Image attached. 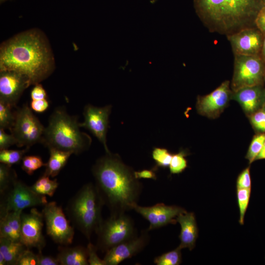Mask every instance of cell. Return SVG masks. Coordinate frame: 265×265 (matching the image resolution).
Segmentation results:
<instances>
[{"mask_svg": "<svg viewBox=\"0 0 265 265\" xmlns=\"http://www.w3.org/2000/svg\"><path fill=\"white\" fill-rule=\"evenodd\" d=\"M38 265H59L57 259L51 256L44 255L41 251H39L37 254Z\"/></svg>", "mask_w": 265, "mask_h": 265, "instance_id": "cell-42", "label": "cell"}, {"mask_svg": "<svg viewBox=\"0 0 265 265\" xmlns=\"http://www.w3.org/2000/svg\"><path fill=\"white\" fill-rule=\"evenodd\" d=\"M12 108L10 105L0 101V128L9 130L11 129L15 118V111H12Z\"/></svg>", "mask_w": 265, "mask_h": 265, "instance_id": "cell-30", "label": "cell"}, {"mask_svg": "<svg viewBox=\"0 0 265 265\" xmlns=\"http://www.w3.org/2000/svg\"><path fill=\"white\" fill-rule=\"evenodd\" d=\"M10 189L0 203V215L11 211H22L25 209L45 205L47 202L46 196L39 195L16 177Z\"/></svg>", "mask_w": 265, "mask_h": 265, "instance_id": "cell-9", "label": "cell"}, {"mask_svg": "<svg viewBox=\"0 0 265 265\" xmlns=\"http://www.w3.org/2000/svg\"><path fill=\"white\" fill-rule=\"evenodd\" d=\"M265 63L260 55L234 54L233 75L230 83L233 92L241 88L263 85Z\"/></svg>", "mask_w": 265, "mask_h": 265, "instance_id": "cell-7", "label": "cell"}, {"mask_svg": "<svg viewBox=\"0 0 265 265\" xmlns=\"http://www.w3.org/2000/svg\"><path fill=\"white\" fill-rule=\"evenodd\" d=\"M26 249L21 242L0 237V253L3 255L6 265H17L20 257Z\"/></svg>", "mask_w": 265, "mask_h": 265, "instance_id": "cell-23", "label": "cell"}, {"mask_svg": "<svg viewBox=\"0 0 265 265\" xmlns=\"http://www.w3.org/2000/svg\"><path fill=\"white\" fill-rule=\"evenodd\" d=\"M49 103L47 99L32 100L30 107L36 112L42 113L45 111L49 106Z\"/></svg>", "mask_w": 265, "mask_h": 265, "instance_id": "cell-40", "label": "cell"}, {"mask_svg": "<svg viewBox=\"0 0 265 265\" xmlns=\"http://www.w3.org/2000/svg\"><path fill=\"white\" fill-rule=\"evenodd\" d=\"M264 5L265 6V0H263Z\"/></svg>", "mask_w": 265, "mask_h": 265, "instance_id": "cell-47", "label": "cell"}, {"mask_svg": "<svg viewBox=\"0 0 265 265\" xmlns=\"http://www.w3.org/2000/svg\"><path fill=\"white\" fill-rule=\"evenodd\" d=\"M17 144V140L11 133H6L4 130L0 128V150L8 149L9 147Z\"/></svg>", "mask_w": 265, "mask_h": 265, "instance_id": "cell-38", "label": "cell"}, {"mask_svg": "<svg viewBox=\"0 0 265 265\" xmlns=\"http://www.w3.org/2000/svg\"><path fill=\"white\" fill-rule=\"evenodd\" d=\"M17 265H38L37 254L26 249L20 257Z\"/></svg>", "mask_w": 265, "mask_h": 265, "instance_id": "cell-37", "label": "cell"}, {"mask_svg": "<svg viewBox=\"0 0 265 265\" xmlns=\"http://www.w3.org/2000/svg\"><path fill=\"white\" fill-rule=\"evenodd\" d=\"M253 128L260 132H265V104L249 117Z\"/></svg>", "mask_w": 265, "mask_h": 265, "instance_id": "cell-34", "label": "cell"}, {"mask_svg": "<svg viewBox=\"0 0 265 265\" xmlns=\"http://www.w3.org/2000/svg\"><path fill=\"white\" fill-rule=\"evenodd\" d=\"M29 148H26L23 150L2 149L0 151V162L11 166L15 164L19 163L23 159L24 154Z\"/></svg>", "mask_w": 265, "mask_h": 265, "instance_id": "cell-25", "label": "cell"}, {"mask_svg": "<svg viewBox=\"0 0 265 265\" xmlns=\"http://www.w3.org/2000/svg\"><path fill=\"white\" fill-rule=\"evenodd\" d=\"M96 233V247L103 252L137 235L133 220L125 213L111 214L103 220Z\"/></svg>", "mask_w": 265, "mask_h": 265, "instance_id": "cell-6", "label": "cell"}, {"mask_svg": "<svg viewBox=\"0 0 265 265\" xmlns=\"http://www.w3.org/2000/svg\"><path fill=\"white\" fill-rule=\"evenodd\" d=\"M104 203L95 186L84 185L69 200L65 211L70 221L90 240L103 219L102 210Z\"/></svg>", "mask_w": 265, "mask_h": 265, "instance_id": "cell-5", "label": "cell"}, {"mask_svg": "<svg viewBox=\"0 0 265 265\" xmlns=\"http://www.w3.org/2000/svg\"><path fill=\"white\" fill-rule=\"evenodd\" d=\"M11 166L0 163V192L3 194L11 186L17 175Z\"/></svg>", "mask_w": 265, "mask_h": 265, "instance_id": "cell-27", "label": "cell"}, {"mask_svg": "<svg viewBox=\"0 0 265 265\" xmlns=\"http://www.w3.org/2000/svg\"><path fill=\"white\" fill-rule=\"evenodd\" d=\"M177 222L181 226L179 235L181 248H187L192 250L195 246V243L198 235V227L196 218L193 212H185L181 213L176 218Z\"/></svg>", "mask_w": 265, "mask_h": 265, "instance_id": "cell-19", "label": "cell"}, {"mask_svg": "<svg viewBox=\"0 0 265 265\" xmlns=\"http://www.w3.org/2000/svg\"><path fill=\"white\" fill-rule=\"evenodd\" d=\"M92 171L95 186L111 214L125 213L137 204L142 185L133 169L110 152L97 160Z\"/></svg>", "mask_w": 265, "mask_h": 265, "instance_id": "cell-2", "label": "cell"}, {"mask_svg": "<svg viewBox=\"0 0 265 265\" xmlns=\"http://www.w3.org/2000/svg\"><path fill=\"white\" fill-rule=\"evenodd\" d=\"M255 27L264 35H265V6L257 14L255 20Z\"/></svg>", "mask_w": 265, "mask_h": 265, "instance_id": "cell-41", "label": "cell"}, {"mask_svg": "<svg viewBox=\"0 0 265 265\" xmlns=\"http://www.w3.org/2000/svg\"><path fill=\"white\" fill-rule=\"evenodd\" d=\"M50 157L45 164L44 174L52 178L56 176L66 165L72 154L70 152L56 149H50Z\"/></svg>", "mask_w": 265, "mask_h": 265, "instance_id": "cell-22", "label": "cell"}, {"mask_svg": "<svg viewBox=\"0 0 265 265\" xmlns=\"http://www.w3.org/2000/svg\"><path fill=\"white\" fill-rule=\"evenodd\" d=\"M57 255L59 265H87L88 254L87 248L82 246L74 247L60 246Z\"/></svg>", "mask_w": 265, "mask_h": 265, "instance_id": "cell-21", "label": "cell"}, {"mask_svg": "<svg viewBox=\"0 0 265 265\" xmlns=\"http://www.w3.org/2000/svg\"></svg>", "mask_w": 265, "mask_h": 265, "instance_id": "cell-48", "label": "cell"}, {"mask_svg": "<svg viewBox=\"0 0 265 265\" xmlns=\"http://www.w3.org/2000/svg\"><path fill=\"white\" fill-rule=\"evenodd\" d=\"M43 220L42 212L35 208L31 209L28 213L22 214L20 241L27 249L33 247L41 251L45 247Z\"/></svg>", "mask_w": 265, "mask_h": 265, "instance_id": "cell-13", "label": "cell"}, {"mask_svg": "<svg viewBox=\"0 0 265 265\" xmlns=\"http://www.w3.org/2000/svg\"><path fill=\"white\" fill-rule=\"evenodd\" d=\"M55 66L50 42L38 28L20 32L0 45V71L19 73L29 80L31 85L48 78Z\"/></svg>", "mask_w": 265, "mask_h": 265, "instance_id": "cell-1", "label": "cell"}, {"mask_svg": "<svg viewBox=\"0 0 265 265\" xmlns=\"http://www.w3.org/2000/svg\"><path fill=\"white\" fill-rule=\"evenodd\" d=\"M232 99L238 102L249 117L265 104V89L262 85L244 87L233 92Z\"/></svg>", "mask_w": 265, "mask_h": 265, "instance_id": "cell-18", "label": "cell"}, {"mask_svg": "<svg viewBox=\"0 0 265 265\" xmlns=\"http://www.w3.org/2000/svg\"><path fill=\"white\" fill-rule=\"evenodd\" d=\"M260 56L265 63V35L264 36L263 45L260 54Z\"/></svg>", "mask_w": 265, "mask_h": 265, "instance_id": "cell-45", "label": "cell"}, {"mask_svg": "<svg viewBox=\"0 0 265 265\" xmlns=\"http://www.w3.org/2000/svg\"><path fill=\"white\" fill-rule=\"evenodd\" d=\"M32 110L25 104L15 111V121L10 131L16 138L18 147L29 148L41 141L45 127Z\"/></svg>", "mask_w": 265, "mask_h": 265, "instance_id": "cell-8", "label": "cell"}, {"mask_svg": "<svg viewBox=\"0 0 265 265\" xmlns=\"http://www.w3.org/2000/svg\"><path fill=\"white\" fill-rule=\"evenodd\" d=\"M238 203L239 212V223L244 224V216L249 202L251 188H237Z\"/></svg>", "mask_w": 265, "mask_h": 265, "instance_id": "cell-31", "label": "cell"}, {"mask_svg": "<svg viewBox=\"0 0 265 265\" xmlns=\"http://www.w3.org/2000/svg\"><path fill=\"white\" fill-rule=\"evenodd\" d=\"M186 151L181 150L178 153L173 154L169 166L171 174H178L183 172L187 167V161L186 157Z\"/></svg>", "mask_w": 265, "mask_h": 265, "instance_id": "cell-32", "label": "cell"}, {"mask_svg": "<svg viewBox=\"0 0 265 265\" xmlns=\"http://www.w3.org/2000/svg\"><path fill=\"white\" fill-rule=\"evenodd\" d=\"M265 142V132H259L255 135L250 143L245 158L251 164L256 160Z\"/></svg>", "mask_w": 265, "mask_h": 265, "instance_id": "cell-29", "label": "cell"}, {"mask_svg": "<svg viewBox=\"0 0 265 265\" xmlns=\"http://www.w3.org/2000/svg\"><path fill=\"white\" fill-rule=\"evenodd\" d=\"M111 106L97 107L88 104L84 108V120L80 123V127L89 130L104 145L106 153H110L106 145V133L108 128L109 116Z\"/></svg>", "mask_w": 265, "mask_h": 265, "instance_id": "cell-12", "label": "cell"}, {"mask_svg": "<svg viewBox=\"0 0 265 265\" xmlns=\"http://www.w3.org/2000/svg\"><path fill=\"white\" fill-rule=\"evenodd\" d=\"M48 235L57 244H71L74 236V228L67 220L62 208L55 202L47 203L42 212Z\"/></svg>", "mask_w": 265, "mask_h": 265, "instance_id": "cell-10", "label": "cell"}, {"mask_svg": "<svg viewBox=\"0 0 265 265\" xmlns=\"http://www.w3.org/2000/svg\"><path fill=\"white\" fill-rule=\"evenodd\" d=\"M76 116L69 114L62 106L54 109L45 128L40 143L50 149H56L79 155L89 147L90 137L80 131Z\"/></svg>", "mask_w": 265, "mask_h": 265, "instance_id": "cell-4", "label": "cell"}, {"mask_svg": "<svg viewBox=\"0 0 265 265\" xmlns=\"http://www.w3.org/2000/svg\"><path fill=\"white\" fill-rule=\"evenodd\" d=\"M232 93L230 81L225 80L211 93L199 96L196 104L198 113L210 118L219 117L232 99Z\"/></svg>", "mask_w": 265, "mask_h": 265, "instance_id": "cell-11", "label": "cell"}, {"mask_svg": "<svg viewBox=\"0 0 265 265\" xmlns=\"http://www.w3.org/2000/svg\"><path fill=\"white\" fill-rule=\"evenodd\" d=\"M22 212L11 211L0 216V237L21 242Z\"/></svg>", "mask_w": 265, "mask_h": 265, "instance_id": "cell-20", "label": "cell"}, {"mask_svg": "<svg viewBox=\"0 0 265 265\" xmlns=\"http://www.w3.org/2000/svg\"><path fill=\"white\" fill-rule=\"evenodd\" d=\"M88 254V262L90 265H106L103 259L98 256L96 246L89 242L86 247Z\"/></svg>", "mask_w": 265, "mask_h": 265, "instance_id": "cell-36", "label": "cell"}, {"mask_svg": "<svg viewBox=\"0 0 265 265\" xmlns=\"http://www.w3.org/2000/svg\"><path fill=\"white\" fill-rule=\"evenodd\" d=\"M152 158L155 162L153 169L156 171L159 168L169 167L173 154L167 149L155 147L152 153Z\"/></svg>", "mask_w": 265, "mask_h": 265, "instance_id": "cell-26", "label": "cell"}, {"mask_svg": "<svg viewBox=\"0 0 265 265\" xmlns=\"http://www.w3.org/2000/svg\"><path fill=\"white\" fill-rule=\"evenodd\" d=\"M234 54L260 55L264 35L255 26L227 36Z\"/></svg>", "mask_w": 265, "mask_h": 265, "instance_id": "cell-16", "label": "cell"}, {"mask_svg": "<svg viewBox=\"0 0 265 265\" xmlns=\"http://www.w3.org/2000/svg\"><path fill=\"white\" fill-rule=\"evenodd\" d=\"M262 159H265V142L261 152L256 157L255 160Z\"/></svg>", "mask_w": 265, "mask_h": 265, "instance_id": "cell-44", "label": "cell"}, {"mask_svg": "<svg viewBox=\"0 0 265 265\" xmlns=\"http://www.w3.org/2000/svg\"><path fill=\"white\" fill-rule=\"evenodd\" d=\"M181 248L179 246L169 252L156 257L154 262L157 265H179L182 263Z\"/></svg>", "mask_w": 265, "mask_h": 265, "instance_id": "cell-28", "label": "cell"}, {"mask_svg": "<svg viewBox=\"0 0 265 265\" xmlns=\"http://www.w3.org/2000/svg\"><path fill=\"white\" fill-rule=\"evenodd\" d=\"M135 177L137 179H151L154 180L157 179V175L155 171L153 169L151 170L144 169L139 171H134Z\"/></svg>", "mask_w": 265, "mask_h": 265, "instance_id": "cell-43", "label": "cell"}, {"mask_svg": "<svg viewBox=\"0 0 265 265\" xmlns=\"http://www.w3.org/2000/svg\"><path fill=\"white\" fill-rule=\"evenodd\" d=\"M22 161V169L29 175L46 164L43 162L42 158L38 156H24Z\"/></svg>", "mask_w": 265, "mask_h": 265, "instance_id": "cell-33", "label": "cell"}, {"mask_svg": "<svg viewBox=\"0 0 265 265\" xmlns=\"http://www.w3.org/2000/svg\"><path fill=\"white\" fill-rule=\"evenodd\" d=\"M31 84L24 75L13 71H0V101L15 107Z\"/></svg>", "mask_w": 265, "mask_h": 265, "instance_id": "cell-17", "label": "cell"}, {"mask_svg": "<svg viewBox=\"0 0 265 265\" xmlns=\"http://www.w3.org/2000/svg\"><path fill=\"white\" fill-rule=\"evenodd\" d=\"M237 188H251L250 167L245 168L238 176L236 182Z\"/></svg>", "mask_w": 265, "mask_h": 265, "instance_id": "cell-35", "label": "cell"}, {"mask_svg": "<svg viewBox=\"0 0 265 265\" xmlns=\"http://www.w3.org/2000/svg\"><path fill=\"white\" fill-rule=\"evenodd\" d=\"M133 210L149 221V231L169 224H175L177 222L178 215L186 211L180 207L166 205L163 203H158L151 207H142L137 204L134 205Z\"/></svg>", "mask_w": 265, "mask_h": 265, "instance_id": "cell-14", "label": "cell"}, {"mask_svg": "<svg viewBox=\"0 0 265 265\" xmlns=\"http://www.w3.org/2000/svg\"><path fill=\"white\" fill-rule=\"evenodd\" d=\"M196 14L211 32L227 36L255 27L263 0H194Z\"/></svg>", "mask_w": 265, "mask_h": 265, "instance_id": "cell-3", "label": "cell"}, {"mask_svg": "<svg viewBox=\"0 0 265 265\" xmlns=\"http://www.w3.org/2000/svg\"><path fill=\"white\" fill-rule=\"evenodd\" d=\"M34 85L33 88L30 92V97L31 100H37L47 99L48 96L46 91L40 83Z\"/></svg>", "mask_w": 265, "mask_h": 265, "instance_id": "cell-39", "label": "cell"}, {"mask_svg": "<svg viewBox=\"0 0 265 265\" xmlns=\"http://www.w3.org/2000/svg\"><path fill=\"white\" fill-rule=\"evenodd\" d=\"M8 0H0V3H3V2H5V1H7Z\"/></svg>", "mask_w": 265, "mask_h": 265, "instance_id": "cell-46", "label": "cell"}, {"mask_svg": "<svg viewBox=\"0 0 265 265\" xmlns=\"http://www.w3.org/2000/svg\"><path fill=\"white\" fill-rule=\"evenodd\" d=\"M58 186L56 179L51 180L49 176L43 174L30 187L39 195L52 197Z\"/></svg>", "mask_w": 265, "mask_h": 265, "instance_id": "cell-24", "label": "cell"}, {"mask_svg": "<svg viewBox=\"0 0 265 265\" xmlns=\"http://www.w3.org/2000/svg\"><path fill=\"white\" fill-rule=\"evenodd\" d=\"M147 229L140 235L124 241L108 250L103 259L106 265H117L141 251L148 244L150 237Z\"/></svg>", "mask_w": 265, "mask_h": 265, "instance_id": "cell-15", "label": "cell"}]
</instances>
